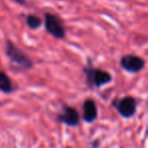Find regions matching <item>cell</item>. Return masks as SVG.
<instances>
[{"mask_svg":"<svg viewBox=\"0 0 148 148\" xmlns=\"http://www.w3.org/2000/svg\"><path fill=\"white\" fill-rule=\"evenodd\" d=\"M6 56L12 63L23 69H31L34 66L31 58L23 50L17 48L10 40H8L6 44Z\"/></svg>","mask_w":148,"mask_h":148,"instance_id":"6da1fadb","label":"cell"},{"mask_svg":"<svg viewBox=\"0 0 148 148\" xmlns=\"http://www.w3.org/2000/svg\"><path fill=\"white\" fill-rule=\"evenodd\" d=\"M86 82L91 87H101L112 81V75L108 71L99 68L87 67L84 69Z\"/></svg>","mask_w":148,"mask_h":148,"instance_id":"7a4b0ae2","label":"cell"},{"mask_svg":"<svg viewBox=\"0 0 148 148\" xmlns=\"http://www.w3.org/2000/svg\"><path fill=\"white\" fill-rule=\"evenodd\" d=\"M113 106L120 116L125 119L133 117L137 110V101L133 97H124L122 99H114Z\"/></svg>","mask_w":148,"mask_h":148,"instance_id":"3957f363","label":"cell"},{"mask_svg":"<svg viewBox=\"0 0 148 148\" xmlns=\"http://www.w3.org/2000/svg\"><path fill=\"white\" fill-rule=\"evenodd\" d=\"M45 27L49 34H51L56 39H63L66 35L62 21L58 16L52 13H46L45 15Z\"/></svg>","mask_w":148,"mask_h":148,"instance_id":"277c9868","label":"cell"},{"mask_svg":"<svg viewBox=\"0 0 148 148\" xmlns=\"http://www.w3.org/2000/svg\"><path fill=\"white\" fill-rule=\"evenodd\" d=\"M120 65L125 71L130 72V73H138L145 66V60L139 56L128 54L122 57Z\"/></svg>","mask_w":148,"mask_h":148,"instance_id":"5b68a950","label":"cell"},{"mask_svg":"<svg viewBox=\"0 0 148 148\" xmlns=\"http://www.w3.org/2000/svg\"><path fill=\"white\" fill-rule=\"evenodd\" d=\"M58 120L61 123L65 124L70 127H75L79 123V114L76 110L72 107H65L63 109V112L59 114Z\"/></svg>","mask_w":148,"mask_h":148,"instance_id":"8992f818","label":"cell"},{"mask_svg":"<svg viewBox=\"0 0 148 148\" xmlns=\"http://www.w3.org/2000/svg\"><path fill=\"white\" fill-rule=\"evenodd\" d=\"M97 107L93 99H88L83 103V115L82 118L86 123H92L97 119Z\"/></svg>","mask_w":148,"mask_h":148,"instance_id":"52a82bcc","label":"cell"},{"mask_svg":"<svg viewBox=\"0 0 148 148\" xmlns=\"http://www.w3.org/2000/svg\"><path fill=\"white\" fill-rule=\"evenodd\" d=\"M12 89V82L10 78L7 76V74L4 71L0 70V91L4 93H10Z\"/></svg>","mask_w":148,"mask_h":148,"instance_id":"ba28073f","label":"cell"},{"mask_svg":"<svg viewBox=\"0 0 148 148\" xmlns=\"http://www.w3.org/2000/svg\"><path fill=\"white\" fill-rule=\"evenodd\" d=\"M25 23H27V25L29 27V29H37L39 27H42L43 23H42V19L40 17H38L37 15L34 14H29L25 18Z\"/></svg>","mask_w":148,"mask_h":148,"instance_id":"9c48e42d","label":"cell"},{"mask_svg":"<svg viewBox=\"0 0 148 148\" xmlns=\"http://www.w3.org/2000/svg\"><path fill=\"white\" fill-rule=\"evenodd\" d=\"M16 2L21 3V4H25V0H15Z\"/></svg>","mask_w":148,"mask_h":148,"instance_id":"30bf717a","label":"cell"},{"mask_svg":"<svg viewBox=\"0 0 148 148\" xmlns=\"http://www.w3.org/2000/svg\"><path fill=\"white\" fill-rule=\"evenodd\" d=\"M66 148H70V147H66Z\"/></svg>","mask_w":148,"mask_h":148,"instance_id":"8fae6325","label":"cell"}]
</instances>
